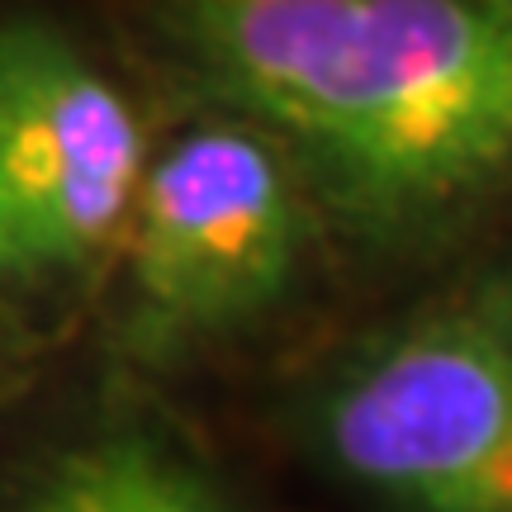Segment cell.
<instances>
[{"label": "cell", "instance_id": "6da1fadb", "mask_svg": "<svg viewBox=\"0 0 512 512\" xmlns=\"http://www.w3.org/2000/svg\"><path fill=\"white\" fill-rule=\"evenodd\" d=\"M204 110L290 152L328 233L432 256L512 214V0H143Z\"/></svg>", "mask_w": 512, "mask_h": 512}, {"label": "cell", "instance_id": "7a4b0ae2", "mask_svg": "<svg viewBox=\"0 0 512 512\" xmlns=\"http://www.w3.org/2000/svg\"><path fill=\"white\" fill-rule=\"evenodd\" d=\"M290 427L370 512H512V247L342 342Z\"/></svg>", "mask_w": 512, "mask_h": 512}, {"label": "cell", "instance_id": "3957f363", "mask_svg": "<svg viewBox=\"0 0 512 512\" xmlns=\"http://www.w3.org/2000/svg\"><path fill=\"white\" fill-rule=\"evenodd\" d=\"M323 233L290 152L238 114L204 110L152 152L119 252L114 356L176 370L266 328L299 294Z\"/></svg>", "mask_w": 512, "mask_h": 512}, {"label": "cell", "instance_id": "277c9868", "mask_svg": "<svg viewBox=\"0 0 512 512\" xmlns=\"http://www.w3.org/2000/svg\"><path fill=\"white\" fill-rule=\"evenodd\" d=\"M147 152L138 110L57 19L15 10L0 29V275L57 299L119 266Z\"/></svg>", "mask_w": 512, "mask_h": 512}, {"label": "cell", "instance_id": "5b68a950", "mask_svg": "<svg viewBox=\"0 0 512 512\" xmlns=\"http://www.w3.org/2000/svg\"><path fill=\"white\" fill-rule=\"evenodd\" d=\"M5 512H242L185 456L143 422L81 427L43 446L15 475Z\"/></svg>", "mask_w": 512, "mask_h": 512}]
</instances>
